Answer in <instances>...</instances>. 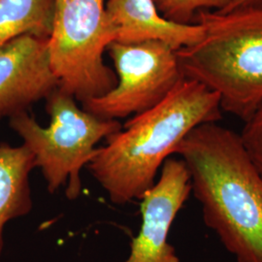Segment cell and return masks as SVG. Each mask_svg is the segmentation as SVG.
<instances>
[{"label":"cell","instance_id":"1","mask_svg":"<svg viewBox=\"0 0 262 262\" xmlns=\"http://www.w3.org/2000/svg\"><path fill=\"white\" fill-rule=\"evenodd\" d=\"M174 155L185 162L204 223L237 262H262V176L239 133L217 122L196 126Z\"/></svg>","mask_w":262,"mask_h":262},{"label":"cell","instance_id":"2","mask_svg":"<svg viewBox=\"0 0 262 262\" xmlns=\"http://www.w3.org/2000/svg\"><path fill=\"white\" fill-rule=\"evenodd\" d=\"M221 118L219 95L184 78L159 104L134 115L107 137L86 166L113 203L140 200L180 142L198 125Z\"/></svg>","mask_w":262,"mask_h":262},{"label":"cell","instance_id":"3","mask_svg":"<svg viewBox=\"0 0 262 262\" xmlns=\"http://www.w3.org/2000/svg\"><path fill=\"white\" fill-rule=\"evenodd\" d=\"M195 23L205 34L177 50L183 75L217 94L222 111L246 122L262 101V11H203Z\"/></svg>","mask_w":262,"mask_h":262},{"label":"cell","instance_id":"4","mask_svg":"<svg viewBox=\"0 0 262 262\" xmlns=\"http://www.w3.org/2000/svg\"><path fill=\"white\" fill-rule=\"evenodd\" d=\"M50 124H41L28 112L10 118V127L32 152L41 169L48 191L66 186V197L81 195V171L92 160L95 146L122 129L118 120H104L80 108L75 98L57 88L46 98Z\"/></svg>","mask_w":262,"mask_h":262},{"label":"cell","instance_id":"5","mask_svg":"<svg viewBox=\"0 0 262 262\" xmlns=\"http://www.w3.org/2000/svg\"><path fill=\"white\" fill-rule=\"evenodd\" d=\"M112 42L105 0H55L48 49L60 90L82 103L114 90L117 75L103 59Z\"/></svg>","mask_w":262,"mask_h":262},{"label":"cell","instance_id":"6","mask_svg":"<svg viewBox=\"0 0 262 262\" xmlns=\"http://www.w3.org/2000/svg\"><path fill=\"white\" fill-rule=\"evenodd\" d=\"M107 50L118 84L110 93L82 103L85 111L104 120L123 119L149 110L185 78L177 51L165 43L112 42Z\"/></svg>","mask_w":262,"mask_h":262},{"label":"cell","instance_id":"7","mask_svg":"<svg viewBox=\"0 0 262 262\" xmlns=\"http://www.w3.org/2000/svg\"><path fill=\"white\" fill-rule=\"evenodd\" d=\"M190 192L185 162L181 159H166L159 180L141 197L140 230L123 262H180L175 248L169 243V232Z\"/></svg>","mask_w":262,"mask_h":262},{"label":"cell","instance_id":"8","mask_svg":"<svg viewBox=\"0 0 262 262\" xmlns=\"http://www.w3.org/2000/svg\"><path fill=\"white\" fill-rule=\"evenodd\" d=\"M58 85L48 38L23 35L0 48V119L28 112Z\"/></svg>","mask_w":262,"mask_h":262},{"label":"cell","instance_id":"9","mask_svg":"<svg viewBox=\"0 0 262 262\" xmlns=\"http://www.w3.org/2000/svg\"><path fill=\"white\" fill-rule=\"evenodd\" d=\"M105 9L114 42L121 44L159 41L177 51L199 42L205 34L200 24L182 25L165 19L155 0H108Z\"/></svg>","mask_w":262,"mask_h":262},{"label":"cell","instance_id":"10","mask_svg":"<svg viewBox=\"0 0 262 262\" xmlns=\"http://www.w3.org/2000/svg\"><path fill=\"white\" fill-rule=\"evenodd\" d=\"M34 168V157L24 144L17 147L0 144V255L6 225L32 209L29 176Z\"/></svg>","mask_w":262,"mask_h":262},{"label":"cell","instance_id":"11","mask_svg":"<svg viewBox=\"0 0 262 262\" xmlns=\"http://www.w3.org/2000/svg\"><path fill=\"white\" fill-rule=\"evenodd\" d=\"M55 0H0V48L23 35L49 38Z\"/></svg>","mask_w":262,"mask_h":262},{"label":"cell","instance_id":"12","mask_svg":"<svg viewBox=\"0 0 262 262\" xmlns=\"http://www.w3.org/2000/svg\"><path fill=\"white\" fill-rule=\"evenodd\" d=\"M231 0H155L159 13L171 21L190 25L194 24L197 14L208 9L220 12Z\"/></svg>","mask_w":262,"mask_h":262},{"label":"cell","instance_id":"13","mask_svg":"<svg viewBox=\"0 0 262 262\" xmlns=\"http://www.w3.org/2000/svg\"><path fill=\"white\" fill-rule=\"evenodd\" d=\"M240 134L244 148L262 176V101L246 121Z\"/></svg>","mask_w":262,"mask_h":262},{"label":"cell","instance_id":"14","mask_svg":"<svg viewBox=\"0 0 262 262\" xmlns=\"http://www.w3.org/2000/svg\"><path fill=\"white\" fill-rule=\"evenodd\" d=\"M252 11H262V0H231L220 14H234Z\"/></svg>","mask_w":262,"mask_h":262}]
</instances>
